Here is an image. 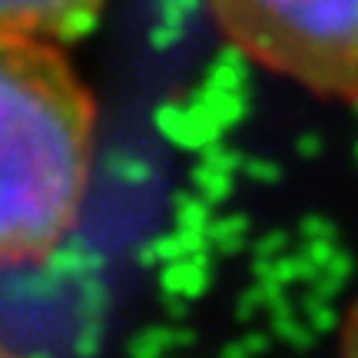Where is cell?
Wrapping results in <instances>:
<instances>
[{
    "label": "cell",
    "instance_id": "obj_1",
    "mask_svg": "<svg viewBox=\"0 0 358 358\" xmlns=\"http://www.w3.org/2000/svg\"><path fill=\"white\" fill-rule=\"evenodd\" d=\"M96 103L60 43L0 30V268L50 259L77 229Z\"/></svg>",
    "mask_w": 358,
    "mask_h": 358
},
{
    "label": "cell",
    "instance_id": "obj_2",
    "mask_svg": "<svg viewBox=\"0 0 358 358\" xmlns=\"http://www.w3.org/2000/svg\"><path fill=\"white\" fill-rule=\"evenodd\" d=\"M245 60L325 100L358 103V0H206Z\"/></svg>",
    "mask_w": 358,
    "mask_h": 358
},
{
    "label": "cell",
    "instance_id": "obj_3",
    "mask_svg": "<svg viewBox=\"0 0 358 358\" xmlns=\"http://www.w3.org/2000/svg\"><path fill=\"white\" fill-rule=\"evenodd\" d=\"M103 7L106 0H0V30L70 43L96 27Z\"/></svg>",
    "mask_w": 358,
    "mask_h": 358
},
{
    "label": "cell",
    "instance_id": "obj_4",
    "mask_svg": "<svg viewBox=\"0 0 358 358\" xmlns=\"http://www.w3.org/2000/svg\"><path fill=\"white\" fill-rule=\"evenodd\" d=\"M156 127L166 136L169 143L176 146H186V150H206L219 143L222 129H229V123L216 113V106L209 103L203 90H196L186 100H173L163 103L156 110Z\"/></svg>",
    "mask_w": 358,
    "mask_h": 358
},
{
    "label": "cell",
    "instance_id": "obj_5",
    "mask_svg": "<svg viewBox=\"0 0 358 358\" xmlns=\"http://www.w3.org/2000/svg\"><path fill=\"white\" fill-rule=\"evenodd\" d=\"M209 285V262L203 252H189L173 262H163V289L176 299H192L203 295Z\"/></svg>",
    "mask_w": 358,
    "mask_h": 358
},
{
    "label": "cell",
    "instance_id": "obj_6",
    "mask_svg": "<svg viewBox=\"0 0 358 358\" xmlns=\"http://www.w3.org/2000/svg\"><path fill=\"white\" fill-rule=\"evenodd\" d=\"M249 239V222L243 216H226L209 222V243L219 249H239Z\"/></svg>",
    "mask_w": 358,
    "mask_h": 358
},
{
    "label": "cell",
    "instance_id": "obj_7",
    "mask_svg": "<svg viewBox=\"0 0 358 358\" xmlns=\"http://www.w3.org/2000/svg\"><path fill=\"white\" fill-rule=\"evenodd\" d=\"M338 358H358V299L348 306L338 332Z\"/></svg>",
    "mask_w": 358,
    "mask_h": 358
},
{
    "label": "cell",
    "instance_id": "obj_8",
    "mask_svg": "<svg viewBox=\"0 0 358 358\" xmlns=\"http://www.w3.org/2000/svg\"><path fill=\"white\" fill-rule=\"evenodd\" d=\"M0 358H24V355H17V352H10L7 345H0Z\"/></svg>",
    "mask_w": 358,
    "mask_h": 358
}]
</instances>
